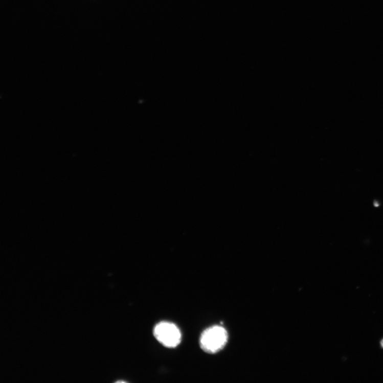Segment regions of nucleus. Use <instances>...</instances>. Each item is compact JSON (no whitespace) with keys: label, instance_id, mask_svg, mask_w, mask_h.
I'll use <instances>...</instances> for the list:
<instances>
[{"label":"nucleus","instance_id":"obj_3","mask_svg":"<svg viewBox=\"0 0 383 383\" xmlns=\"http://www.w3.org/2000/svg\"><path fill=\"white\" fill-rule=\"evenodd\" d=\"M380 345H381V347L383 348V340H381L380 342Z\"/></svg>","mask_w":383,"mask_h":383},{"label":"nucleus","instance_id":"obj_2","mask_svg":"<svg viewBox=\"0 0 383 383\" xmlns=\"http://www.w3.org/2000/svg\"><path fill=\"white\" fill-rule=\"evenodd\" d=\"M153 334L162 345L168 348H176L182 340L179 328L170 322H162L157 324L154 328Z\"/></svg>","mask_w":383,"mask_h":383},{"label":"nucleus","instance_id":"obj_1","mask_svg":"<svg viewBox=\"0 0 383 383\" xmlns=\"http://www.w3.org/2000/svg\"><path fill=\"white\" fill-rule=\"evenodd\" d=\"M228 341L227 330L220 326H214L202 333L200 344L201 349L208 353H216L226 346Z\"/></svg>","mask_w":383,"mask_h":383}]
</instances>
